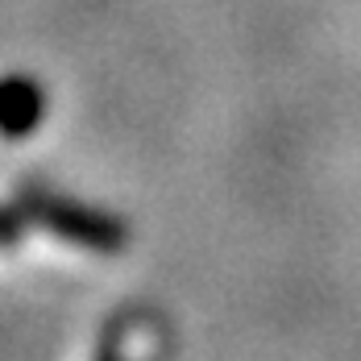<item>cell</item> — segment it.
Listing matches in <instances>:
<instances>
[{
	"mask_svg": "<svg viewBox=\"0 0 361 361\" xmlns=\"http://www.w3.org/2000/svg\"><path fill=\"white\" fill-rule=\"evenodd\" d=\"M125 345H129V320H116V324L104 332L96 361H129V357H125V353H129ZM149 361H162V357H149Z\"/></svg>",
	"mask_w": 361,
	"mask_h": 361,
	"instance_id": "cell-3",
	"label": "cell"
},
{
	"mask_svg": "<svg viewBox=\"0 0 361 361\" xmlns=\"http://www.w3.org/2000/svg\"><path fill=\"white\" fill-rule=\"evenodd\" d=\"M17 212L30 224H42L46 233H54L71 245H83L92 253H116L129 241L125 220H116L112 212H100V208H87L79 200H67V195L37 187V183H25L17 191Z\"/></svg>",
	"mask_w": 361,
	"mask_h": 361,
	"instance_id": "cell-1",
	"label": "cell"
},
{
	"mask_svg": "<svg viewBox=\"0 0 361 361\" xmlns=\"http://www.w3.org/2000/svg\"><path fill=\"white\" fill-rule=\"evenodd\" d=\"M21 233H25V216L0 208V250H13V245L21 241Z\"/></svg>",
	"mask_w": 361,
	"mask_h": 361,
	"instance_id": "cell-4",
	"label": "cell"
},
{
	"mask_svg": "<svg viewBox=\"0 0 361 361\" xmlns=\"http://www.w3.org/2000/svg\"><path fill=\"white\" fill-rule=\"evenodd\" d=\"M46 116V92L30 75H0V137H30Z\"/></svg>",
	"mask_w": 361,
	"mask_h": 361,
	"instance_id": "cell-2",
	"label": "cell"
}]
</instances>
